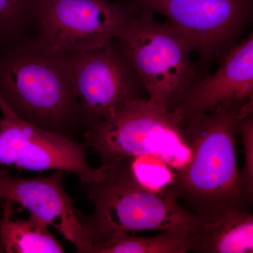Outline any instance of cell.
I'll return each mask as SVG.
<instances>
[{
  "label": "cell",
  "instance_id": "1",
  "mask_svg": "<svg viewBox=\"0 0 253 253\" xmlns=\"http://www.w3.org/2000/svg\"><path fill=\"white\" fill-rule=\"evenodd\" d=\"M242 119L219 110L181 121L190 158L174 170L165 192L199 215L251 208L253 196L241 180L236 159V136Z\"/></svg>",
  "mask_w": 253,
  "mask_h": 253
},
{
  "label": "cell",
  "instance_id": "2",
  "mask_svg": "<svg viewBox=\"0 0 253 253\" xmlns=\"http://www.w3.org/2000/svg\"><path fill=\"white\" fill-rule=\"evenodd\" d=\"M0 99L26 122L71 139L83 135L69 56L36 38L0 51Z\"/></svg>",
  "mask_w": 253,
  "mask_h": 253
},
{
  "label": "cell",
  "instance_id": "3",
  "mask_svg": "<svg viewBox=\"0 0 253 253\" xmlns=\"http://www.w3.org/2000/svg\"><path fill=\"white\" fill-rule=\"evenodd\" d=\"M83 186L94 211L84 215L78 211V215L92 247L115 234L144 231L187 234L194 223V213L172 196L138 180L131 159L116 166L104 180Z\"/></svg>",
  "mask_w": 253,
  "mask_h": 253
},
{
  "label": "cell",
  "instance_id": "4",
  "mask_svg": "<svg viewBox=\"0 0 253 253\" xmlns=\"http://www.w3.org/2000/svg\"><path fill=\"white\" fill-rule=\"evenodd\" d=\"M151 104L172 111L197 81L194 49L168 22L144 10L134 16L118 38Z\"/></svg>",
  "mask_w": 253,
  "mask_h": 253
},
{
  "label": "cell",
  "instance_id": "5",
  "mask_svg": "<svg viewBox=\"0 0 253 253\" xmlns=\"http://www.w3.org/2000/svg\"><path fill=\"white\" fill-rule=\"evenodd\" d=\"M83 136L86 147L99 155L101 166L110 168L126 160L149 156L176 170L190 158L179 120L172 111L142 98L86 129Z\"/></svg>",
  "mask_w": 253,
  "mask_h": 253
},
{
  "label": "cell",
  "instance_id": "6",
  "mask_svg": "<svg viewBox=\"0 0 253 253\" xmlns=\"http://www.w3.org/2000/svg\"><path fill=\"white\" fill-rule=\"evenodd\" d=\"M0 109V166L37 172L72 173L83 186L99 182L112 174L114 168H95L89 165L84 142L23 121L1 99Z\"/></svg>",
  "mask_w": 253,
  "mask_h": 253
},
{
  "label": "cell",
  "instance_id": "7",
  "mask_svg": "<svg viewBox=\"0 0 253 253\" xmlns=\"http://www.w3.org/2000/svg\"><path fill=\"white\" fill-rule=\"evenodd\" d=\"M132 16L126 5L109 0H42L36 38L58 52L76 54L117 40Z\"/></svg>",
  "mask_w": 253,
  "mask_h": 253
},
{
  "label": "cell",
  "instance_id": "8",
  "mask_svg": "<svg viewBox=\"0 0 253 253\" xmlns=\"http://www.w3.org/2000/svg\"><path fill=\"white\" fill-rule=\"evenodd\" d=\"M68 56L84 131L141 98L140 82L113 41Z\"/></svg>",
  "mask_w": 253,
  "mask_h": 253
},
{
  "label": "cell",
  "instance_id": "9",
  "mask_svg": "<svg viewBox=\"0 0 253 253\" xmlns=\"http://www.w3.org/2000/svg\"><path fill=\"white\" fill-rule=\"evenodd\" d=\"M162 14L198 52L204 64L232 47L251 19V0H138Z\"/></svg>",
  "mask_w": 253,
  "mask_h": 253
},
{
  "label": "cell",
  "instance_id": "10",
  "mask_svg": "<svg viewBox=\"0 0 253 253\" xmlns=\"http://www.w3.org/2000/svg\"><path fill=\"white\" fill-rule=\"evenodd\" d=\"M222 58L217 71L195 82L172 111L179 121L193 115L219 110L241 118L252 114L253 33L233 46Z\"/></svg>",
  "mask_w": 253,
  "mask_h": 253
},
{
  "label": "cell",
  "instance_id": "11",
  "mask_svg": "<svg viewBox=\"0 0 253 253\" xmlns=\"http://www.w3.org/2000/svg\"><path fill=\"white\" fill-rule=\"evenodd\" d=\"M17 204L52 226L72 243L76 251L91 253V244L74 207V199L63 186V172L49 176L23 177L0 169V202Z\"/></svg>",
  "mask_w": 253,
  "mask_h": 253
},
{
  "label": "cell",
  "instance_id": "12",
  "mask_svg": "<svg viewBox=\"0 0 253 253\" xmlns=\"http://www.w3.org/2000/svg\"><path fill=\"white\" fill-rule=\"evenodd\" d=\"M194 214V223L187 233L190 252H253L251 208H229L205 215Z\"/></svg>",
  "mask_w": 253,
  "mask_h": 253
},
{
  "label": "cell",
  "instance_id": "13",
  "mask_svg": "<svg viewBox=\"0 0 253 253\" xmlns=\"http://www.w3.org/2000/svg\"><path fill=\"white\" fill-rule=\"evenodd\" d=\"M0 253H63L64 249L49 229V224L33 214L27 219L14 217L15 206L0 202Z\"/></svg>",
  "mask_w": 253,
  "mask_h": 253
},
{
  "label": "cell",
  "instance_id": "14",
  "mask_svg": "<svg viewBox=\"0 0 253 253\" xmlns=\"http://www.w3.org/2000/svg\"><path fill=\"white\" fill-rule=\"evenodd\" d=\"M190 252L186 233L162 231L152 236L115 234L100 240L91 253H186Z\"/></svg>",
  "mask_w": 253,
  "mask_h": 253
},
{
  "label": "cell",
  "instance_id": "15",
  "mask_svg": "<svg viewBox=\"0 0 253 253\" xmlns=\"http://www.w3.org/2000/svg\"><path fill=\"white\" fill-rule=\"evenodd\" d=\"M42 0H0V39L17 41L32 23Z\"/></svg>",
  "mask_w": 253,
  "mask_h": 253
},
{
  "label": "cell",
  "instance_id": "16",
  "mask_svg": "<svg viewBox=\"0 0 253 253\" xmlns=\"http://www.w3.org/2000/svg\"><path fill=\"white\" fill-rule=\"evenodd\" d=\"M239 134L242 138L244 166L240 172L241 180L251 196H253V118L252 114L241 120Z\"/></svg>",
  "mask_w": 253,
  "mask_h": 253
},
{
  "label": "cell",
  "instance_id": "17",
  "mask_svg": "<svg viewBox=\"0 0 253 253\" xmlns=\"http://www.w3.org/2000/svg\"><path fill=\"white\" fill-rule=\"evenodd\" d=\"M1 121H2V117H1V116H0V125H1Z\"/></svg>",
  "mask_w": 253,
  "mask_h": 253
}]
</instances>
